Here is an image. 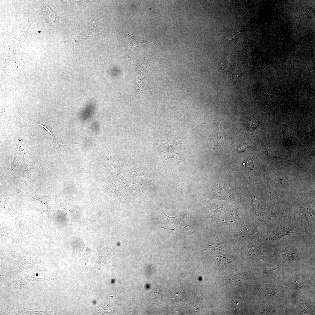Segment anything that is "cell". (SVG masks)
Returning a JSON list of instances; mask_svg holds the SVG:
<instances>
[{"label":"cell","mask_w":315,"mask_h":315,"mask_svg":"<svg viewBox=\"0 0 315 315\" xmlns=\"http://www.w3.org/2000/svg\"><path fill=\"white\" fill-rule=\"evenodd\" d=\"M129 175L142 176L148 178L151 173L148 162L144 159H132L125 168Z\"/></svg>","instance_id":"cell-1"},{"label":"cell","mask_w":315,"mask_h":315,"mask_svg":"<svg viewBox=\"0 0 315 315\" xmlns=\"http://www.w3.org/2000/svg\"><path fill=\"white\" fill-rule=\"evenodd\" d=\"M150 140L158 145L161 149L162 156L164 159V161L170 158H173L176 160L178 153H176L174 148L179 144H182V141H171L168 139H158L148 136Z\"/></svg>","instance_id":"cell-2"},{"label":"cell","mask_w":315,"mask_h":315,"mask_svg":"<svg viewBox=\"0 0 315 315\" xmlns=\"http://www.w3.org/2000/svg\"><path fill=\"white\" fill-rule=\"evenodd\" d=\"M130 184L133 190L137 193H141L146 190L149 184L150 180L145 177L129 175Z\"/></svg>","instance_id":"cell-3"},{"label":"cell","mask_w":315,"mask_h":315,"mask_svg":"<svg viewBox=\"0 0 315 315\" xmlns=\"http://www.w3.org/2000/svg\"><path fill=\"white\" fill-rule=\"evenodd\" d=\"M20 174V181L25 183L29 188H32L33 184L37 181L38 177L41 176L39 171L27 170L26 169L22 170Z\"/></svg>","instance_id":"cell-4"},{"label":"cell","mask_w":315,"mask_h":315,"mask_svg":"<svg viewBox=\"0 0 315 315\" xmlns=\"http://www.w3.org/2000/svg\"><path fill=\"white\" fill-rule=\"evenodd\" d=\"M293 232L289 230L282 227L277 228L267 237L264 239L262 244L270 243L274 242L282 237L292 233Z\"/></svg>","instance_id":"cell-5"},{"label":"cell","mask_w":315,"mask_h":315,"mask_svg":"<svg viewBox=\"0 0 315 315\" xmlns=\"http://www.w3.org/2000/svg\"><path fill=\"white\" fill-rule=\"evenodd\" d=\"M96 148L99 155L108 165L114 174L116 170L119 171L114 162L112 156L108 150L98 147Z\"/></svg>","instance_id":"cell-6"},{"label":"cell","mask_w":315,"mask_h":315,"mask_svg":"<svg viewBox=\"0 0 315 315\" xmlns=\"http://www.w3.org/2000/svg\"><path fill=\"white\" fill-rule=\"evenodd\" d=\"M281 129L283 135V144L290 146L292 144V141L295 134L293 130L287 124L276 122Z\"/></svg>","instance_id":"cell-7"},{"label":"cell","mask_w":315,"mask_h":315,"mask_svg":"<svg viewBox=\"0 0 315 315\" xmlns=\"http://www.w3.org/2000/svg\"><path fill=\"white\" fill-rule=\"evenodd\" d=\"M223 136L222 130L220 129L218 131L216 138L214 141V146L213 153L215 154H220L221 151L224 150L226 148L224 144Z\"/></svg>","instance_id":"cell-8"},{"label":"cell","mask_w":315,"mask_h":315,"mask_svg":"<svg viewBox=\"0 0 315 315\" xmlns=\"http://www.w3.org/2000/svg\"><path fill=\"white\" fill-rule=\"evenodd\" d=\"M47 126H46V125L42 121H41L39 123H38V124H37L36 125H38L41 126L42 127H43L44 128L46 129L50 134L53 139V148L55 149V150L58 151L59 150V149L60 146L65 145H67V144H63L59 142L55 139L52 129L51 128L50 126V125L49 123L48 122V120H47Z\"/></svg>","instance_id":"cell-9"},{"label":"cell","mask_w":315,"mask_h":315,"mask_svg":"<svg viewBox=\"0 0 315 315\" xmlns=\"http://www.w3.org/2000/svg\"><path fill=\"white\" fill-rule=\"evenodd\" d=\"M261 143L266 153L269 158L277 162H284L281 158L278 156L275 151L269 146L266 139H265Z\"/></svg>","instance_id":"cell-10"},{"label":"cell","mask_w":315,"mask_h":315,"mask_svg":"<svg viewBox=\"0 0 315 315\" xmlns=\"http://www.w3.org/2000/svg\"><path fill=\"white\" fill-rule=\"evenodd\" d=\"M215 188L212 190V194L214 197L225 199L231 196V194L227 192V190L221 186Z\"/></svg>","instance_id":"cell-11"},{"label":"cell","mask_w":315,"mask_h":315,"mask_svg":"<svg viewBox=\"0 0 315 315\" xmlns=\"http://www.w3.org/2000/svg\"><path fill=\"white\" fill-rule=\"evenodd\" d=\"M261 122L252 118L245 121L244 124H242L248 130L253 132L255 129L260 125Z\"/></svg>","instance_id":"cell-12"},{"label":"cell","mask_w":315,"mask_h":315,"mask_svg":"<svg viewBox=\"0 0 315 315\" xmlns=\"http://www.w3.org/2000/svg\"><path fill=\"white\" fill-rule=\"evenodd\" d=\"M257 230L255 228H250L241 232H237L236 235L239 238H247L252 236L257 232Z\"/></svg>","instance_id":"cell-13"},{"label":"cell","mask_w":315,"mask_h":315,"mask_svg":"<svg viewBox=\"0 0 315 315\" xmlns=\"http://www.w3.org/2000/svg\"><path fill=\"white\" fill-rule=\"evenodd\" d=\"M254 158L250 156H249L245 162V173L246 175H247L249 178V173L251 172L253 169L254 168V164L253 160Z\"/></svg>","instance_id":"cell-14"},{"label":"cell","mask_w":315,"mask_h":315,"mask_svg":"<svg viewBox=\"0 0 315 315\" xmlns=\"http://www.w3.org/2000/svg\"><path fill=\"white\" fill-rule=\"evenodd\" d=\"M237 145L236 149L239 153L244 152L247 148L251 147L250 146L242 141L238 142Z\"/></svg>","instance_id":"cell-15"},{"label":"cell","mask_w":315,"mask_h":315,"mask_svg":"<svg viewBox=\"0 0 315 315\" xmlns=\"http://www.w3.org/2000/svg\"><path fill=\"white\" fill-rule=\"evenodd\" d=\"M125 32L127 34V36H128V37L132 39H134L136 41V42L139 43H150L154 44V43H151L148 41L146 40L142 36H132L131 35H129L125 31Z\"/></svg>","instance_id":"cell-16"},{"label":"cell","mask_w":315,"mask_h":315,"mask_svg":"<svg viewBox=\"0 0 315 315\" xmlns=\"http://www.w3.org/2000/svg\"><path fill=\"white\" fill-rule=\"evenodd\" d=\"M46 10L48 13L50 18L52 22L55 21L57 17V16L55 14L50 8L48 6H46Z\"/></svg>","instance_id":"cell-17"},{"label":"cell","mask_w":315,"mask_h":315,"mask_svg":"<svg viewBox=\"0 0 315 315\" xmlns=\"http://www.w3.org/2000/svg\"><path fill=\"white\" fill-rule=\"evenodd\" d=\"M231 216H229L225 219V220L226 222H234L237 219V216L235 215V214H232Z\"/></svg>","instance_id":"cell-18"},{"label":"cell","mask_w":315,"mask_h":315,"mask_svg":"<svg viewBox=\"0 0 315 315\" xmlns=\"http://www.w3.org/2000/svg\"><path fill=\"white\" fill-rule=\"evenodd\" d=\"M36 276H37V275H38V274H36Z\"/></svg>","instance_id":"cell-19"}]
</instances>
